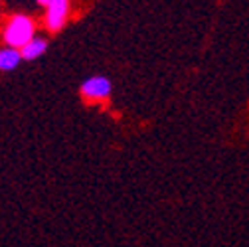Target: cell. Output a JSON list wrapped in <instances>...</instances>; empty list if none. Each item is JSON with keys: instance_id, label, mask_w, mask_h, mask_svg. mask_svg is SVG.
Returning <instances> with one entry per match:
<instances>
[{"instance_id": "5", "label": "cell", "mask_w": 249, "mask_h": 247, "mask_svg": "<svg viewBox=\"0 0 249 247\" xmlns=\"http://www.w3.org/2000/svg\"><path fill=\"white\" fill-rule=\"evenodd\" d=\"M46 50H48V42L42 40V38H34L32 42H28V44L20 50V55H22V59H36V57H40Z\"/></svg>"}, {"instance_id": "2", "label": "cell", "mask_w": 249, "mask_h": 247, "mask_svg": "<svg viewBox=\"0 0 249 247\" xmlns=\"http://www.w3.org/2000/svg\"><path fill=\"white\" fill-rule=\"evenodd\" d=\"M40 6L46 8V28L50 32H57L64 28L68 14H70V2L68 0H40Z\"/></svg>"}, {"instance_id": "4", "label": "cell", "mask_w": 249, "mask_h": 247, "mask_svg": "<svg viewBox=\"0 0 249 247\" xmlns=\"http://www.w3.org/2000/svg\"><path fill=\"white\" fill-rule=\"evenodd\" d=\"M20 61H22L20 50H14V48L0 50V71H12V70H16Z\"/></svg>"}, {"instance_id": "3", "label": "cell", "mask_w": 249, "mask_h": 247, "mask_svg": "<svg viewBox=\"0 0 249 247\" xmlns=\"http://www.w3.org/2000/svg\"><path fill=\"white\" fill-rule=\"evenodd\" d=\"M81 93H83V97L95 99V101L107 99L109 93H111V81L107 77H103V75H93V77H89V79L83 81Z\"/></svg>"}, {"instance_id": "1", "label": "cell", "mask_w": 249, "mask_h": 247, "mask_svg": "<svg viewBox=\"0 0 249 247\" xmlns=\"http://www.w3.org/2000/svg\"><path fill=\"white\" fill-rule=\"evenodd\" d=\"M34 22L32 18H28L24 14H16L10 18V22L6 24L4 30V42L8 44V48L14 50H22L28 42L34 40Z\"/></svg>"}]
</instances>
